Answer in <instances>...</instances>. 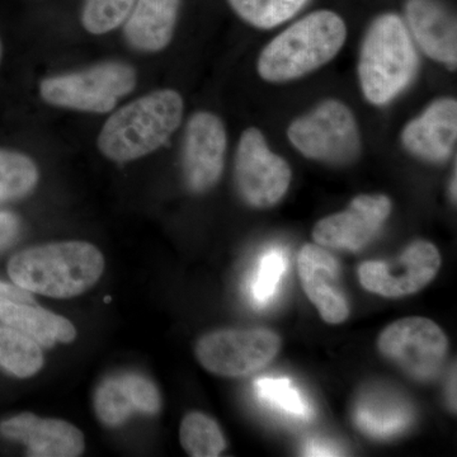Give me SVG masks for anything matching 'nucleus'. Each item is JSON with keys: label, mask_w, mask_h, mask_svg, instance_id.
I'll list each match as a JSON object with an SVG mask.
<instances>
[{"label": "nucleus", "mask_w": 457, "mask_h": 457, "mask_svg": "<svg viewBox=\"0 0 457 457\" xmlns=\"http://www.w3.org/2000/svg\"><path fill=\"white\" fill-rule=\"evenodd\" d=\"M104 258L87 242H60L18 252L8 262L9 278L33 294L55 299L79 296L97 284Z\"/></svg>", "instance_id": "obj_1"}, {"label": "nucleus", "mask_w": 457, "mask_h": 457, "mask_svg": "<svg viewBox=\"0 0 457 457\" xmlns=\"http://www.w3.org/2000/svg\"><path fill=\"white\" fill-rule=\"evenodd\" d=\"M347 38V26L332 11H317L288 26L258 56L257 71L269 83L300 79L332 62Z\"/></svg>", "instance_id": "obj_2"}, {"label": "nucleus", "mask_w": 457, "mask_h": 457, "mask_svg": "<svg viewBox=\"0 0 457 457\" xmlns=\"http://www.w3.org/2000/svg\"><path fill=\"white\" fill-rule=\"evenodd\" d=\"M182 96L161 89L116 111L99 132V152L110 161L128 163L164 145L183 119Z\"/></svg>", "instance_id": "obj_3"}, {"label": "nucleus", "mask_w": 457, "mask_h": 457, "mask_svg": "<svg viewBox=\"0 0 457 457\" xmlns=\"http://www.w3.org/2000/svg\"><path fill=\"white\" fill-rule=\"evenodd\" d=\"M418 71L413 38L402 18L387 13L370 26L359 59L363 96L374 106H386L411 86Z\"/></svg>", "instance_id": "obj_4"}, {"label": "nucleus", "mask_w": 457, "mask_h": 457, "mask_svg": "<svg viewBox=\"0 0 457 457\" xmlns=\"http://www.w3.org/2000/svg\"><path fill=\"white\" fill-rule=\"evenodd\" d=\"M287 137L305 158L321 163L350 164L361 153L359 123L351 108L338 99H327L294 120Z\"/></svg>", "instance_id": "obj_5"}, {"label": "nucleus", "mask_w": 457, "mask_h": 457, "mask_svg": "<svg viewBox=\"0 0 457 457\" xmlns=\"http://www.w3.org/2000/svg\"><path fill=\"white\" fill-rule=\"evenodd\" d=\"M137 71L123 62H102L84 71L46 78L40 95L46 104L90 113H107L137 87Z\"/></svg>", "instance_id": "obj_6"}, {"label": "nucleus", "mask_w": 457, "mask_h": 457, "mask_svg": "<svg viewBox=\"0 0 457 457\" xmlns=\"http://www.w3.org/2000/svg\"><path fill=\"white\" fill-rule=\"evenodd\" d=\"M234 177L240 196L254 209L278 204L290 188V165L270 149L263 132L246 129L237 143Z\"/></svg>", "instance_id": "obj_7"}, {"label": "nucleus", "mask_w": 457, "mask_h": 457, "mask_svg": "<svg viewBox=\"0 0 457 457\" xmlns=\"http://www.w3.org/2000/svg\"><path fill=\"white\" fill-rule=\"evenodd\" d=\"M378 347L385 359L420 381L440 371L449 351V339L435 321L422 317L399 319L378 336Z\"/></svg>", "instance_id": "obj_8"}, {"label": "nucleus", "mask_w": 457, "mask_h": 457, "mask_svg": "<svg viewBox=\"0 0 457 457\" xmlns=\"http://www.w3.org/2000/svg\"><path fill=\"white\" fill-rule=\"evenodd\" d=\"M281 338L270 329H225L201 337L198 362L212 374L239 378L266 368L278 356Z\"/></svg>", "instance_id": "obj_9"}, {"label": "nucleus", "mask_w": 457, "mask_h": 457, "mask_svg": "<svg viewBox=\"0 0 457 457\" xmlns=\"http://www.w3.org/2000/svg\"><path fill=\"white\" fill-rule=\"evenodd\" d=\"M441 254L437 246L425 240H417L405 249L394 266L384 262H365L359 269L363 288L387 297L399 299L425 288L437 275Z\"/></svg>", "instance_id": "obj_10"}, {"label": "nucleus", "mask_w": 457, "mask_h": 457, "mask_svg": "<svg viewBox=\"0 0 457 457\" xmlns=\"http://www.w3.org/2000/svg\"><path fill=\"white\" fill-rule=\"evenodd\" d=\"M227 147V129L220 117L201 111L189 119L183 140L182 168L192 192L204 194L219 182Z\"/></svg>", "instance_id": "obj_11"}, {"label": "nucleus", "mask_w": 457, "mask_h": 457, "mask_svg": "<svg viewBox=\"0 0 457 457\" xmlns=\"http://www.w3.org/2000/svg\"><path fill=\"white\" fill-rule=\"evenodd\" d=\"M392 209V201L385 195H360L345 212L319 220L312 239L324 248L361 251L378 236Z\"/></svg>", "instance_id": "obj_12"}, {"label": "nucleus", "mask_w": 457, "mask_h": 457, "mask_svg": "<svg viewBox=\"0 0 457 457\" xmlns=\"http://www.w3.org/2000/svg\"><path fill=\"white\" fill-rule=\"evenodd\" d=\"M400 139L409 154L420 161L428 163L446 162L456 147V99H436L420 116L405 125Z\"/></svg>", "instance_id": "obj_13"}, {"label": "nucleus", "mask_w": 457, "mask_h": 457, "mask_svg": "<svg viewBox=\"0 0 457 457\" xmlns=\"http://www.w3.org/2000/svg\"><path fill=\"white\" fill-rule=\"evenodd\" d=\"M300 281L321 319L341 324L350 317V303L339 284V264L324 246L305 245L299 253Z\"/></svg>", "instance_id": "obj_14"}, {"label": "nucleus", "mask_w": 457, "mask_h": 457, "mask_svg": "<svg viewBox=\"0 0 457 457\" xmlns=\"http://www.w3.org/2000/svg\"><path fill=\"white\" fill-rule=\"evenodd\" d=\"M0 436L20 442L33 457H77L84 453V436L65 420H42L21 413L0 422Z\"/></svg>", "instance_id": "obj_15"}, {"label": "nucleus", "mask_w": 457, "mask_h": 457, "mask_svg": "<svg viewBox=\"0 0 457 457\" xmlns=\"http://www.w3.org/2000/svg\"><path fill=\"white\" fill-rule=\"evenodd\" d=\"M407 21L411 36L427 56L455 71L457 25L455 17L437 0H409Z\"/></svg>", "instance_id": "obj_16"}, {"label": "nucleus", "mask_w": 457, "mask_h": 457, "mask_svg": "<svg viewBox=\"0 0 457 457\" xmlns=\"http://www.w3.org/2000/svg\"><path fill=\"white\" fill-rule=\"evenodd\" d=\"M180 0H137L125 23V37L134 49L158 53L170 44Z\"/></svg>", "instance_id": "obj_17"}, {"label": "nucleus", "mask_w": 457, "mask_h": 457, "mask_svg": "<svg viewBox=\"0 0 457 457\" xmlns=\"http://www.w3.org/2000/svg\"><path fill=\"white\" fill-rule=\"evenodd\" d=\"M0 320L42 347L51 348L56 342L71 343L77 337V330L68 319L37 308L35 303L0 302Z\"/></svg>", "instance_id": "obj_18"}, {"label": "nucleus", "mask_w": 457, "mask_h": 457, "mask_svg": "<svg viewBox=\"0 0 457 457\" xmlns=\"http://www.w3.org/2000/svg\"><path fill=\"white\" fill-rule=\"evenodd\" d=\"M44 366L41 345L11 327H0V368L18 378H32Z\"/></svg>", "instance_id": "obj_19"}, {"label": "nucleus", "mask_w": 457, "mask_h": 457, "mask_svg": "<svg viewBox=\"0 0 457 457\" xmlns=\"http://www.w3.org/2000/svg\"><path fill=\"white\" fill-rule=\"evenodd\" d=\"M38 179L37 165L29 155L0 147V204L29 196Z\"/></svg>", "instance_id": "obj_20"}, {"label": "nucleus", "mask_w": 457, "mask_h": 457, "mask_svg": "<svg viewBox=\"0 0 457 457\" xmlns=\"http://www.w3.org/2000/svg\"><path fill=\"white\" fill-rule=\"evenodd\" d=\"M180 444L189 456L216 457L227 449V440L218 423L200 411L183 418L179 429Z\"/></svg>", "instance_id": "obj_21"}, {"label": "nucleus", "mask_w": 457, "mask_h": 457, "mask_svg": "<svg viewBox=\"0 0 457 457\" xmlns=\"http://www.w3.org/2000/svg\"><path fill=\"white\" fill-rule=\"evenodd\" d=\"M237 16L257 29H269L293 18L309 0H228Z\"/></svg>", "instance_id": "obj_22"}, {"label": "nucleus", "mask_w": 457, "mask_h": 457, "mask_svg": "<svg viewBox=\"0 0 457 457\" xmlns=\"http://www.w3.org/2000/svg\"><path fill=\"white\" fill-rule=\"evenodd\" d=\"M96 414L104 425L119 427L135 413L130 394L122 375H113L102 381L95 394Z\"/></svg>", "instance_id": "obj_23"}, {"label": "nucleus", "mask_w": 457, "mask_h": 457, "mask_svg": "<svg viewBox=\"0 0 457 457\" xmlns=\"http://www.w3.org/2000/svg\"><path fill=\"white\" fill-rule=\"evenodd\" d=\"M258 396L288 416L308 420L312 416L309 403L287 378H263L255 381Z\"/></svg>", "instance_id": "obj_24"}, {"label": "nucleus", "mask_w": 457, "mask_h": 457, "mask_svg": "<svg viewBox=\"0 0 457 457\" xmlns=\"http://www.w3.org/2000/svg\"><path fill=\"white\" fill-rule=\"evenodd\" d=\"M137 0H86L82 12L84 29L93 35H104L121 26Z\"/></svg>", "instance_id": "obj_25"}, {"label": "nucleus", "mask_w": 457, "mask_h": 457, "mask_svg": "<svg viewBox=\"0 0 457 457\" xmlns=\"http://www.w3.org/2000/svg\"><path fill=\"white\" fill-rule=\"evenodd\" d=\"M285 270L286 258L278 249H272L262 257L257 275L252 282V295L258 305H266L272 300Z\"/></svg>", "instance_id": "obj_26"}, {"label": "nucleus", "mask_w": 457, "mask_h": 457, "mask_svg": "<svg viewBox=\"0 0 457 457\" xmlns=\"http://www.w3.org/2000/svg\"><path fill=\"white\" fill-rule=\"evenodd\" d=\"M128 392L130 394L135 411L154 416L162 408V396L158 387L146 376L137 372L121 374Z\"/></svg>", "instance_id": "obj_27"}, {"label": "nucleus", "mask_w": 457, "mask_h": 457, "mask_svg": "<svg viewBox=\"0 0 457 457\" xmlns=\"http://www.w3.org/2000/svg\"><path fill=\"white\" fill-rule=\"evenodd\" d=\"M22 231V224L16 213L0 210V252L5 251L17 242Z\"/></svg>", "instance_id": "obj_28"}, {"label": "nucleus", "mask_w": 457, "mask_h": 457, "mask_svg": "<svg viewBox=\"0 0 457 457\" xmlns=\"http://www.w3.org/2000/svg\"><path fill=\"white\" fill-rule=\"evenodd\" d=\"M0 302H12L20 303H35V299L29 291L17 285L0 281Z\"/></svg>", "instance_id": "obj_29"}, {"label": "nucleus", "mask_w": 457, "mask_h": 457, "mask_svg": "<svg viewBox=\"0 0 457 457\" xmlns=\"http://www.w3.org/2000/svg\"><path fill=\"white\" fill-rule=\"evenodd\" d=\"M447 404L450 411L456 413V369L451 370L449 383H447Z\"/></svg>", "instance_id": "obj_30"}, {"label": "nucleus", "mask_w": 457, "mask_h": 457, "mask_svg": "<svg viewBox=\"0 0 457 457\" xmlns=\"http://www.w3.org/2000/svg\"><path fill=\"white\" fill-rule=\"evenodd\" d=\"M456 180H457V174H456V165H455V167H453V177H451L450 187H449L450 198L453 204H456V200H457Z\"/></svg>", "instance_id": "obj_31"}, {"label": "nucleus", "mask_w": 457, "mask_h": 457, "mask_svg": "<svg viewBox=\"0 0 457 457\" xmlns=\"http://www.w3.org/2000/svg\"><path fill=\"white\" fill-rule=\"evenodd\" d=\"M2 57H3V45H2V41H0V62H2Z\"/></svg>", "instance_id": "obj_32"}]
</instances>
